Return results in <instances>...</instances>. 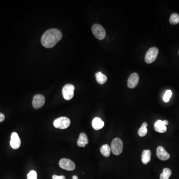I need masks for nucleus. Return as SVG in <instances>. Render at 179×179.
I'll list each match as a JSON object with an SVG mask.
<instances>
[{
  "label": "nucleus",
  "mask_w": 179,
  "mask_h": 179,
  "mask_svg": "<svg viewBox=\"0 0 179 179\" xmlns=\"http://www.w3.org/2000/svg\"><path fill=\"white\" fill-rule=\"evenodd\" d=\"M52 179H66L64 176H57L54 175L52 176Z\"/></svg>",
  "instance_id": "obj_23"
},
{
  "label": "nucleus",
  "mask_w": 179,
  "mask_h": 179,
  "mask_svg": "<svg viewBox=\"0 0 179 179\" xmlns=\"http://www.w3.org/2000/svg\"></svg>",
  "instance_id": "obj_26"
},
{
  "label": "nucleus",
  "mask_w": 179,
  "mask_h": 179,
  "mask_svg": "<svg viewBox=\"0 0 179 179\" xmlns=\"http://www.w3.org/2000/svg\"><path fill=\"white\" fill-rule=\"evenodd\" d=\"M96 80L97 82L101 85H103L107 82L108 78L107 76L102 73L101 72H98L96 73Z\"/></svg>",
  "instance_id": "obj_16"
},
{
  "label": "nucleus",
  "mask_w": 179,
  "mask_h": 179,
  "mask_svg": "<svg viewBox=\"0 0 179 179\" xmlns=\"http://www.w3.org/2000/svg\"><path fill=\"white\" fill-rule=\"evenodd\" d=\"M72 179H78V178L77 176L74 175L73 176Z\"/></svg>",
  "instance_id": "obj_25"
},
{
  "label": "nucleus",
  "mask_w": 179,
  "mask_h": 179,
  "mask_svg": "<svg viewBox=\"0 0 179 179\" xmlns=\"http://www.w3.org/2000/svg\"><path fill=\"white\" fill-rule=\"evenodd\" d=\"M75 87L74 85L68 84L63 87L62 89V94L64 99L67 101L71 99L74 94Z\"/></svg>",
  "instance_id": "obj_6"
},
{
  "label": "nucleus",
  "mask_w": 179,
  "mask_h": 179,
  "mask_svg": "<svg viewBox=\"0 0 179 179\" xmlns=\"http://www.w3.org/2000/svg\"><path fill=\"white\" fill-rule=\"evenodd\" d=\"M37 173L36 171L31 170L27 175V179H37Z\"/></svg>",
  "instance_id": "obj_22"
},
{
  "label": "nucleus",
  "mask_w": 179,
  "mask_h": 179,
  "mask_svg": "<svg viewBox=\"0 0 179 179\" xmlns=\"http://www.w3.org/2000/svg\"><path fill=\"white\" fill-rule=\"evenodd\" d=\"M110 148L114 154L119 155L123 152V141L119 138H115L112 141Z\"/></svg>",
  "instance_id": "obj_2"
},
{
  "label": "nucleus",
  "mask_w": 179,
  "mask_h": 179,
  "mask_svg": "<svg viewBox=\"0 0 179 179\" xmlns=\"http://www.w3.org/2000/svg\"><path fill=\"white\" fill-rule=\"evenodd\" d=\"M172 174V171L169 168H164L163 170V173L160 175V179H169Z\"/></svg>",
  "instance_id": "obj_18"
},
{
  "label": "nucleus",
  "mask_w": 179,
  "mask_h": 179,
  "mask_svg": "<svg viewBox=\"0 0 179 179\" xmlns=\"http://www.w3.org/2000/svg\"><path fill=\"white\" fill-rule=\"evenodd\" d=\"M156 154L159 159L162 161H166L170 158L169 154L166 151L165 149L162 146H159L157 148Z\"/></svg>",
  "instance_id": "obj_12"
},
{
  "label": "nucleus",
  "mask_w": 179,
  "mask_h": 179,
  "mask_svg": "<svg viewBox=\"0 0 179 179\" xmlns=\"http://www.w3.org/2000/svg\"><path fill=\"white\" fill-rule=\"evenodd\" d=\"M45 104V98L43 95L41 94H36L33 97L32 104L35 109H39L43 107Z\"/></svg>",
  "instance_id": "obj_8"
},
{
  "label": "nucleus",
  "mask_w": 179,
  "mask_h": 179,
  "mask_svg": "<svg viewBox=\"0 0 179 179\" xmlns=\"http://www.w3.org/2000/svg\"><path fill=\"white\" fill-rule=\"evenodd\" d=\"M59 165L60 168L67 171H73L76 168L75 163L69 159H61L59 161Z\"/></svg>",
  "instance_id": "obj_7"
},
{
  "label": "nucleus",
  "mask_w": 179,
  "mask_h": 179,
  "mask_svg": "<svg viewBox=\"0 0 179 179\" xmlns=\"http://www.w3.org/2000/svg\"><path fill=\"white\" fill-rule=\"evenodd\" d=\"M170 22L172 25H176L179 23V15L177 13H173L170 18Z\"/></svg>",
  "instance_id": "obj_20"
},
{
  "label": "nucleus",
  "mask_w": 179,
  "mask_h": 179,
  "mask_svg": "<svg viewBox=\"0 0 179 179\" xmlns=\"http://www.w3.org/2000/svg\"><path fill=\"white\" fill-rule=\"evenodd\" d=\"M168 124L169 123L167 120H158L154 124L155 130L158 133H164L167 130V128L166 125H168Z\"/></svg>",
  "instance_id": "obj_9"
},
{
  "label": "nucleus",
  "mask_w": 179,
  "mask_h": 179,
  "mask_svg": "<svg viewBox=\"0 0 179 179\" xmlns=\"http://www.w3.org/2000/svg\"><path fill=\"white\" fill-rule=\"evenodd\" d=\"M92 32L97 39L102 40L105 37L106 31L104 27L99 24H94L92 27Z\"/></svg>",
  "instance_id": "obj_5"
},
{
  "label": "nucleus",
  "mask_w": 179,
  "mask_h": 179,
  "mask_svg": "<svg viewBox=\"0 0 179 179\" xmlns=\"http://www.w3.org/2000/svg\"><path fill=\"white\" fill-rule=\"evenodd\" d=\"M172 92L170 90H168L166 91L165 94L164 96L163 97V101H164L166 103L169 102L170 100V99L171 97H172Z\"/></svg>",
  "instance_id": "obj_21"
},
{
  "label": "nucleus",
  "mask_w": 179,
  "mask_h": 179,
  "mask_svg": "<svg viewBox=\"0 0 179 179\" xmlns=\"http://www.w3.org/2000/svg\"><path fill=\"white\" fill-rule=\"evenodd\" d=\"M158 52V49L156 47H153L150 48L148 51H147L145 55V61L148 64H150L153 62L157 58Z\"/></svg>",
  "instance_id": "obj_4"
},
{
  "label": "nucleus",
  "mask_w": 179,
  "mask_h": 179,
  "mask_svg": "<svg viewBox=\"0 0 179 179\" xmlns=\"http://www.w3.org/2000/svg\"><path fill=\"white\" fill-rule=\"evenodd\" d=\"M5 115L2 113H0V123L4 121V119H5Z\"/></svg>",
  "instance_id": "obj_24"
},
{
  "label": "nucleus",
  "mask_w": 179,
  "mask_h": 179,
  "mask_svg": "<svg viewBox=\"0 0 179 179\" xmlns=\"http://www.w3.org/2000/svg\"><path fill=\"white\" fill-rule=\"evenodd\" d=\"M88 138L85 133H81L77 141L78 146L81 147H85L86 145L88 143Z\"/></svg>",
  "instance_id": "obj_13"
},
{
  "label": "nucleus",
  "mask_w": 179,
  "mask_h": 179,
  "mask_svg": "<svg viewBox=\"0 0 179 179\" xmlns=\"http://www.w3.org/2000/svg\"><path fill=\"white\" fill-rule=\"evenodd\" d=\"M104 122L99 118H95L92 122V126L95 130H99L103 128Z\"/></svg>",
  "instance_id": "obj_14"
},
{
  "label": "nucleus",
  "mask_w": 179,
  "mask_h": 179,
  "mask_svg": "<svg viewBox=\"0 0 179 179\" xmlns=\"http://www.w3.org/2000/svg\"><path fill=\"white\" fill-rule=\"evenodd\" d=\"M148 125L147 123H143V124L141 125V128L139 129L138 131V134L139 136L141 137H143L146 135L147 133V126Z\"/></svg>",
  "instance_id": "obj_19"
},
{
  "label": "nucleus",
  "mask_w": 179,
  "mask_h": 179,
  "mask_svg": "<svg viewBox=\"0 0 179 179\" xmlns=\"http://www.w3.org/2000/svg\"><path fill=\"white\" fill-rule=\"evenodd\" d=\"M139 78L138 74L136 73H133L131 74L129 77L128 81V86L129 88L133 89L136 87L138 83Z\"/></svg>",
  "instance_id": "obj_11"
},
{
  "label": "nucleus",
  "mask_w": 179,
  "mask_h": 179,
  "mask_svg": "<svg viewBox=\"0 0 179 179\" xmlns=\"http://www.w3.org/2000/svg\"><path fill=\"white\" fill-rule=\"evenodd\" d=\"M71 121L69 118L66 117H60L55 119L53 122V125L57 128L64 129L70 126Z\"/></svg>",
  "instance_id": "obj_3"
},
{
  "label": "nucleus",
  "mask_w": 179,
  "mask_h": 179,
  "mask_svg": "<svg viewBox=\"0 0 179 179\" xmlns=\"http://www.w3.org/2000/svg\"><path fill=\"white\" fill-rule=\"evenodd\" d=\"M21 141L18 134L17 133H12L11 137L10 145L14 149H17L21 146Z\"/></svg>",
  "instance_id": "obj_10"
},
{
  "label": "nucleus",
  "mask_w": 179,
  "mask_h": 179,
  "mask_svg": "<svg viewBox=\"0 0 179 179\" xmlns=\"http://www.w3.org/2000/svg\"><path fill=\"white\" fill-rule=\"evenodd\" d=\"M100 151L104 156L108 157L110 155L111 148L109 145H103L100 148Z\"/></svg>",
  "instance_id": "obj_17"
},
{
  "label": "nucleus",
  "mask_w": 179,
  "mask_h": 179,
  "mask_svg": "<svg viewBox=\"0 0 179 179\" xmlns=\"http://www.w3.org/2000/svg\"><path fill=\"white\" fill-rule=\"evenodd\" d=\"M62 36V32L56 28L47 30L42 36V45L46 48H52L61 39Z\"/></svg>",
  "instance_id": "obj_1"
},
{
  "label": "nucleus",
  "mask_w": 179,
  "mask_h": 179,
  "mask_svg": "<svg viewBox=\"0 0 179 179\" xmlns=\"http://www.w3.org/2000/svg\"><path fill=\"white\" fill-rule=\"evenodd\" d=\"M151 152L149 150H145L143 152L141 160L144 164H147L151 160Z\"/></svg>",
  "instance_id": "obj_15"
}]
</instances>
